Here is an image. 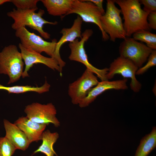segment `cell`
<instances>
[{
	"mask_svg": "<svg viewBox=\"0 0 156 156\" xmlns=\"http://www.w3.org/2000/svg\"><path fill=\"white\" fill-rule=\"evenodd\" d=\"M15 35L20 39V43L25 48L31 49L39 53L44 52L50 57H53L57 42L55 39L51 42L45 41L39 36L30 32L25 27L16 30Z\"/></svg>",
	"mask_w": 156,
	"mask_h": 156,
	"instance_id": "6",
	"label": "cell"
},
{
	"mask_svg": "<svg viewBox=\"0 0 156 156\" xmlns=\"http://www.w3.org/2000/svg\"><path fill=\"white\" fill-rule=\"evenodd\" d=\"M3 124L5 132L4 137L16 149L26 150L31 143L24 133L16 125L7 119L3 120Z\"/></svg>",
	"mask_w": 156,
	"mask_h": 156,
	"instance_id": "15",
	"label": "cell"
},
{
	"mask_svg": "<svg viewBox=\"0 0 156 156\" xmlns=\"http://www.w3.org/2000/svg\"><path fill=\"white\" fill-rule=\"evenodd\" d=\"M153 50L130 37H126L119 47L120 56L130 60L138 68L142 66Z\"/></svg>",
	"mask_w": 156,
	"mask_h": 156,
	"instance_id": "7",
	"label": "cell"
},
{
	"mask_svg": "<svg viewBox=\"0 0 156 156\" xmlns=\"http://www.w3.org/2000/svg\"><path fill=\"white\" fill-rule=\"evenodd\" d=\"M82 22L81 18L78 15L70 28H63L60 32L62 36L57 43L53 57L58 62L62 71L66 63L61 57L60 53V49L62 45L66 42H71L78 38H82L81 29Z\"/></svg>",
	"mask_w": 156,
	"mask_h": 156,
	"instance_id": "13",
	"label": "cell"
},
{
	"mask_svg": "<svg viewBox=\"0 0 156 156\" xmlns=\"http://www.w3.org/2000/svg\"><path fill=\"white\" fill-rule=\"evenodd\" d=\"M50 88V85L48 83L46 80H45L44 84L39 87L28 85L6 87L0 84V90H6L8 92L9 94H19L29 92H34L41 94L48 92Z\"/></svg>",
	"mask_w": 156,
	"mask_h": 156,
	"instance_id": "20",
	"label": "cell"
},
{
	"mask_svg": "<svg viewBox=\"0 0 156 156\" xmlns=\"http://www.w3.org/2000/svg\"><path fill=\"white\" fill-rule=\"evenodd\" d=\"M140 4L144 6L143 9L144 11L148 13L156 11V0H139Z\"/></svg>",
	"mask_w": 156,
	"mask_h": 156,
	"instance_id": "25",
	"label": "cell"
},
{
	"mask_svg": "<svg viewBox=\"0 0 156 156\" xmlns=\"http://www.w3.org/2000/svg\"><path fill=\"white\" fill-rule=\"evenodd\" d=\"M59 134L57 132H51L49 130L44 131L42 133L41 140L42 142L38 148L34 153L35 154L40 152L46 156H57L53 148L54 144L58 138Z\"/></svg>",
	"mask_w": 156,
	"mask_h": 156,
	"instance_id": "18",
	"label": "cell"
},
{
	"mask_svg": "<svg viewBox=\"0 0 156 156\" xmlns=\"http://www.w3.org/2000/svg\"><path fill=\"white\" fill-rule=\"evenodd\" d=\"M133 38L136 40H140L146 44V45L152 50L156 49V34L149 31L142 30L133 34Z\"/></svg>",
	"mask_w": 156,
	"mask_h": 156,
	"instance_id": "21",
	"label": "cell"
},
{
	"mask_svg": "<svg viewBox=\"0 0 156 156\" xmlns=\"http://www.w3.org/2000/svg\"><path fill=\"white\" fill-rule=\"evenodd\" d=\"M39 0H11L12 2L17 8L22 10H38L37 6Z\"/></svg>",
	"mask_w": 156,
	"mask_h": 156,
	"instance_id": "23",
	"label": "cell"
},
{
	"mask_svg": "<svg viewBox=\"0 0 156 156\" xmlns=\"http://www.w3.org/2000/svg\"><path fill=\"white\" fill-rule=\"evenodd\" d=\"M99 82L97 77L86 68L80 77L69 85L68 94L72 103L79 104Z\"/></svg>",
	"mask_w": 156,
	"mask_h": 156,
	"instance_id": "11",
	"label": "cell"
},
{
	"mask_svg": "<svg viewBox=\"0 0 156 156\" xmlns=\"http://www.w3.org/2000/svg\"><path fill=\"white\" fill-rule=\"evenodd\" d=\"M72 14H78L83 22L96 25L101 31L103 40H107L109 38L101 25L100 18L103 14L99 8L92 3L87 0H74L71 9L64 17Z\"/></svg>",
	"mask_w": 156,
	"mask_h": 156,
	"instance_id": "8",
	"label": "cell"
},
{
	"mask_svg": "<svg viewBox=\"0 0 156 156\" xmlns=\"http://www.w3.org/2000/svg\"><path fill=\"white\" fill-rule=\"evenodd\" d=\"M14 123L24 133L31 143L41 140L42 134L47 126L34 122L24 116L19 117Z\"/></svg>",
	"mask_w": 156,
	"mask_h": 156,
	"instance_id": "16",
	"label": "cell"
},
{
	"mask_svg": "<svg viewBox=\"0 0 156 156\" xmlns=\"http://www.w3.org/2000/svg\"><path fill=\"white\" fill-rule=\"evenodd\" d=\"M10 1L11 0H0V5L5 3L10 2Z\"/></svg>",
	"mask_w": 156,
	"mask_h": 156,
	"instance_id": "28",
	"label": "cell"
},
{
	"mask_svg": "<svg viewBox=\"0 0 156 156\" xmlns=\"http://www.w3.org/2000/svg\"><path fill=\"white\" fill-rule=\"evenodd\" d=\"M127 79L124 78L113 81L108 80L99 82L96 86L90 90L86 97L80 102L78 104L79 106L83 108L88 106L98 96L107 90L127 89L128 88L127 84Z\"/></svg>",
	"mask_w": 156,
	"mask_h": 156,
	"instance_id": "14",
	"label": "cell"
},
{
	"mask_svg": "<svg viewBox=\"0 0 156 156\" xmlns=\"http://www.w3.org/2000/svg\"><path fill=\"white\" fill-rule=\"evenodd\" d=\"M156 147V127L141 140L135 156H148Z\"/></svg>",
	"mask_w": 156,
	"mask_h": 156,
	"instance_id": "19",
	"label": "cell"
},
{
	"mask_svg": "<svg viewBox=\"0 0 156 156\" xmlns=\"http://www.w3.org/2000/svg\"><path fill=\"white\" fill-rule=\"evenodd\" d=\"M16 150L4 137H0V156H12Z\"/></svg>",
	"mask_w": 156,
	"mask_h": 156,
	"instance_id": "22",
	"label": "cell"
},
{
	"mask_svg": "<svg viewBox=\"0 0 156 156\" xmlns=\"http://www.w3.org/2000/svg\"><path fill=\"white\" fill-rule=\"evenodd\" d=\"M18 47L25 65V69L22 75L23 78L29 77L28 72L30 68L34 64L38 63L43 64L54 70L57 71L62 76V71L58 62L54 58L44 56L31 49L25 48L20 43H19Z\"/></svg>",
	"mask_w": 156,
	"mask_h": 156,
	"instance_id": "12",
	"label": "cell"
},
{
	"mask_svg": "<svg viewBox=\"0 0 156 156\" xmlns=\"http://www.w3.org/2000/svg\"><path fill=\"white\" fill-rule=\"evenodd\" d=\"M24 111L26 117L34 122L47 125L51 123L56 127L60 126L56 116L57 110L52 103L42 104L34 103L26 106Z\"/></svg>",
	"mask_w": 156,
	"mask_h": 156,
	"instance_id": "9",
	"label": "cell"
},
{
	"mask_svg": "<svg viewBox=\"0 0 156 156\" xmlns=\"http://www.w3.org/2000/svg\"><path fill=\"white\" fill-rule=\"evenodd\" d=\"M114 0L107 1L106 12L100 18L103 29L113 42L117 38L124 39L126 37L120 15L121 10L116 6Z\"/></svg>",
	"mask_w": 156,
	"mask_h": 156,
	"instance_id": "4",
	"label": "cell"
},
{
	"mask_svg": "<svg viewBox=\"0 0 156 156\" xmlns=\"http://www.w3.org/2000/svg\"><path fill=\"white\" fill-rule=\"evenodd\" d=\"M88 1L94 3L100 10L103 15L105 13V10L103 8V0H87Z\"/></svg>",
	"mask_w": 156,
	"mask_h": 156,
	"instance_id": "27",
	"label": "cell"
},
{
	"mask_svg": "<svg viewBox=\"0 0 156 156\" xmlns=\"http://www.w3.org/2000/svg\"><path fill=\"white\" fill-rule=\"evenodd\" d=\"M147 21L150 29H156V11L149 13L147 17Z\"/></svg>",
	"mask_w": 156,
	"mask_h": 156,
	"instance_id": "26",
	"label": "cell"
},
{
	"mask_svg": "<svg viewBox=\"0 0 156 156\" xmlns=\"http://www.w3.org/2000/svg\"><path fill=\"white\" fill-rule=\"evenodd\" d=\"M74 0H41L48 14L62 19L71 9Z\"/></svg>",
	"mask_w": 156,
	"mask_h": 156,
	"instance_id": "17",
	"label": "cell"
},
{
	"mask_svg": "<svg viewBox=\"0 0 156 156\" xmlns=\"http://www.w3.org/2000/svg\"><path fill=\"white\" fill-rule=\"evenodd\" d=\"M106 75L107 79L113 78L115 75L119 74L124 78L131 79L130 88L135 92H139L142 85L135 77L136 73L138 68L128 59L119 56L110 64Z\"/></svg>",
	"mask_w": 156,
	"mask_h": 156,
	"instance_id": "10",
	"label": "cell"
},
{
	"mask_svg": "<svg viewBox=\"0 0 156 156\" xmlns=\"http://www.w3.org/2000/svg\"><path fill=\"white\" fill-rule=\"evenodd\" d=\"M156 65V50H153L148 58L146 64L143 66L138 68L136 75L142 74L150 68Z\"/></svg>",
	"mask_w": 156,
	"mask_h": 156,
	"instance_id": "24",
	"label": "cell"
},
{
	"mask_svg": "<svg viewBox=\"0 0 156 156\" xmlns=\"http://www.w3.org/2000/svg\"><path fill=\"white\" fill-rule=\"evenodd\" d=\"M24 63L21 53L15 45L5 47L0 52V73L8 75V84L15 82L22 76Z\"/></svg>",
	"mask_w": 156,
	"mask_h": 156,
	"instance_id": "3",
	"label": "cell"
},
{
	"mask_svg": "<svg viewBox=\"0 0 156 156\" xmlns=\"http://www.w3.org/2000/svg\"><path fill=\"white\" fill-rule=\"evenodd\" d=\"M37 10L13 8L12 10L7 13V15L14 20V22L11 26L13 29L16 30L21 27L27 26L36 30L43 38L49 39L50 35L44 30V25L46 24L55 25L57 24V22L46 20L42 17L45 13L44 10L40 9L36 13L35 11Z\"/></svg>",
	"mask_w": 156,
	"mask_h": 156,
	"instance_id": "2",
	"label": "cell"
},
{
	"mask_svg": "<svg viewBox=\"0 0 156 156\" xmlns=\"http://www.w3.org/2000/svg\"><path fill=\"white\" fill-rule=\"evenodd\" d=\"M93 33L92 29H86L82 34V38L80 40L77 38L73 42H69L68 46L70 50V53L68 58L70 60L79 62L84 64L87 69L96 74L101 81L108 80L106 77L108 68H98L91 64L88 59L84 45Z\"/></svg>",
	"mask_w": 156,
	"mask_h": 156,
	"instance_id": "5",
	"label": "cell"
},
{
	"mask_svg": "<svg viewBox=\"0 0 156 156\" xmlns=\"http://www.w3.org/2000/svg\"><path fill=\"white\" fill-rule=\"evenodd\" d=\"M120 7L124 19V27L126 37L139 31H149L147 21L149 13L142 9L138 0H115Z\"/></svg>",
	"mask_w": 156,
	"mask_h": 156,
	"instance_id": "1",
	"label": "cell"
}]
</instances>
